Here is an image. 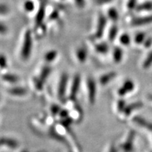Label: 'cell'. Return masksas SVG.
<instances>
[{"label": "cell", "instance_id": "obj_23", "mask_svg": "<svg viewBox=\"0 0 152 152\" xmlns=\"http://www.w3.org/2000/svg\"><path fill=\"white\" fill-rule=\"evenodd\" d=\"M57 56H58V52L56 50H50L45 54L44 58H45V61L47 63V64H49L54 61Z\"/></svg>", "mask_w": 152, "mask_h": 152}, {"label": "cell", "instance_id": "obj_5", "mask_svg": "<svg viewBox=\"0 0 152 152\" xmlns=\"http://www.w3.org/2000/svg\"><path fill=\"white\" fill-rule=\"evenodd\" d=\"M69 84V86L68 87L67 97L66 98L76 100L77 94L79 92V90L82 84V79L80 75L76 74V75H74L73 79H72L71 82Z\"/></svg>", "mask_w": 152, "mask_h": 152}, {"label": "cell", "instance_id": "obj_15", "mask_svg": "<svg viewBox=\"0 0 152 152\" xmlns=\"http://www.w3.org/2000/svg\"><path fill=\"white\" fill-rule=\"evenodd\" d=\"M132 122L136 125H137V126L145 128L147 129V130L152 132V123H149V121H146V120L144 119L143 118L139 116L134 117L132 119Z\"/></svg>", "mask_w": 152, "mask_h": 152}, {"label": "cell", "instance_id": "obj_29", "mask_svg": "<svg viewBox=\"0 0 152 152\" xmlns=\"http://www.w3.org/2000/svg\"><path fill=\"white\" fill-rule=\"evenodd\" d=\"M146 39L147 38H146L145 33H142V32H140V33H137L135 36H134V41L137 45H140V44L144 43Z\"/></svg>", "mask_w": 152, "mask_h": 152}, {"label": "cell", "instance_id": "obj_31", "mask_svg": "<svg viewBox=\"0 0 152 152\" xmlns=\"http://www.w3.org/2000/svg\"><path fill=\"white\" fill-rule=\"evenodd\" d=\"M24 9L27 12H33L34 9H35V3L31 0H27L24 3Z\"/></svg>", "mask_w": 152, "mask_h": 152}, {"label": "cell", "instance_id": "obj_38", "mask_svg": "<svg viewBox=\"0 0 152 152\" xmlns=\"http://www.w3.org/2000/svg\"><path fill=\"white\" fill-rule=\"evenodd\" d=\"M106 152H118V150L113 144H111V145L109 146L108 149H106Z\"/></svg>", "mask_w": 152, "mask_h": 152}, {"label": "cell", "instance_id": "obj_42", "mask_svg": "<svg viewBox=\"0 0 152 152\" xmlns=\"http://www.w3.org/2000/svg\"><path fill=\"white\" fill-rule=\"evenodd\" d=\"M149 99L151 100V101H152V95H150V96H149Z\"/></svg>", "mask_w": 152, "mask_h": 152}, {"label": "cell", "instance_id": "obj_1", "mask_svg": "<svg viewBox=\"0 0 152 152\" xmlns=\"http://www.w3.org/2000/svg\"><path fill=\"white\" fill-rule=\"evenodd\" d=\"M69 82H68V75L66 73L61 75L58 84H57L56 90V96L59 102H64L67 97V91Z\"/></svg>", "mask_w": 152, "mask_h": 152}, {"label": "cell", "instance_id": "obj_32", "mask_svg": "<svg viewBox=\"0 0 152 152\" xmlns=\"http://www.w3.org/2000/svg\"><path fill=\"white\" fill-rule=\"evenodd\" d=\"M127 7L129 10H134L136 9L137 4V0H128V3H127Z\"/></svg>", "mask_w": 152, "mask_h": 152}, {"label": "cell", "instance_id": "obj_28", "mask_svg": "<svg viewBox=\"0 0 152 152\" xmlns=\"http://www.w3.org/2000/svg\"><path fill=\"white\" fill-rule=\"evenodd\" d=\"M119 41L121 45H123V46H125V47L128 46V45L130 44V42H131L130 36L129 35L128 33H123L120 36Z\"/></svg>", "mask_w": 152, "mask_h": 152}, {"label": "cell", "instance_id": "obj_7", "mask_svg": "<svg viewBox=\"0 0 152 152\" xmlns=\"http://www.w3.org/2000/svg\"><path fill=\"white\" fill-rule=\"evenodd\" d=\"M106 23H107V19L106 17L103 14H100L99 16L98 21H97V26H96V30L93 35L94 39H98L102 37L104 35V30H105Z\"/></svg>", "mask_w": 152, "mask_h": 152}, {"label": "cell", "instance_id": "obj_3", "mask_svg": "<svg viewBox=\"0 0 152 152\" xmlns=\"http://www.w3.org/2000/svg\"><path fill=\"white\" fill-rule=\"evenodd\" d=\"M32 47H33V37H32V32L30 30H26L24 35L23 42L20 50V57L23 61L29 59L30 54L32 52Z\"/></svg>", "mask_w": 152, "mask_h": 152}, {"label": "cell", "instance_id": "obj_19", "mask_svg": "<svg viewBox=\"0 0 152 152\" xmlns=\"http://www.w3.org/2000/svg\"><path fill=\"white\" fill-rule=\"evenodd\" d=\"M112 58L115 64H120L122 61L123 58V51L121 47H115L112 53Z\"/></svg>", "mask_w": 152, "mask_h": 152}, {"label": "cell", "instance_id": "obj_24", "mask_svg": "<svg viewBox=\"0 0 152 152\" xmlns=\"http://www.w3.org/2000/svg\"><path fill=\"white\" fill-rule=\"evenodd\" d=\"M138 12L143 11H152V1H145L137 5L135 9Z\"/></svg>", "mask_w": 152, "mask_h": 152}, {"label": "cell", "instance_id": "obj_33", "mask_svg": "<svg viewBox=\"0 0 152 152\" xmlns=\"http://www.w3.org/2000/svg\"><path fill=\"white\" fill-rule=\"evenodd\" d=\"M0 61H1V70L5 69L7 67V64H8V61H7V58L4 55L1 54V59H0Z\"/></svg>", "mask_w": 152, "mask_h": 152}, {"label": "cell", "instance_id": "obj_11", "mask_svg": "<svg viewBox=\"0 0 152 152\" xmlns=\"http://www.w3.org/2000/svg\"><path fill=\"white\" fill-rule=\"evenodd\" d=\"M7 93L14 97H23L28 94V90L22 87H13L7 90Z\"/></svg>", "mask_w": 152, "mask_h": 152}, {"label": "cell", "instance_id": "obj_6", "mask_svg": "<svg viewBox=\"0 0 152 152\" xmlns=\"http://www.w3.org/2000/svg\"><path fill=\"white\" fill-rule=\"evenodd\" d=\"M142 106H143V103L141 102H136L130 104H127L125 109H123V111L119 115H118V118L121 121H127V120L130 118V115H132L133 112L141 109Z\"/></svg>", "mask_w": 152, "mask_h": 152}, {"label": "cell", "instance_id": "obj_18", "mask_svg": "<svg viewBox=\"0 0 152 152\" xmlns=\"http://www.w3.org/2000/svg\"><path fill=\"white\" fill-rule=\"evenodd\" d=\"M127 104L125 102L124 99L123 98H118L115 101V102L113 104V110L114 113L117 115H119L123 111V109H125V107L126 106Z\"/></svg>", "mask_w": 152, "mask_h": 152}, {"label": "cell", "instance_id": "obj_21", "mask_svg": "<svg viewBox=\"0 0 152 152\" xmlns=\"http://www.w3.org/2000/svg\"><path fill=\"white\" fill-rule=\"evenodd\" d=\"M121 87L124 89V90L126 92L127 95L131 94L135 90V84H134V81L130 79H127L123 82Z\"/></svg>", "mask_w": 152, "mask_h": 152}, {"label": "cell", "instance_id": "obj_2", "mask_svg": "<svg viewBox=\"0 0 152 152\" xmlns=\"http://www.w3.org/2000/svg\"><path fill=\"white\" fill-rule=\"evenodd\" d=\"M84 94L87 102L90 105L95 103L96 96V83L92 77H88L85 81Z\"/></svg>", "mask_w": 152, "mask_h": 152}, {"label": "cell", "instance_id": "obj_9", "mask_svg": "<svg viewBox=\"0 0 152 152\" xmlns=\"http://www.w3.org/2000/svg\"><path fill=\"white\" fill-rule=\"evenodd\" d=\"M18 142L16 140L9 137H2L1 140V149H5L7 150H15L18 148Z\"/></svg>", "mask_w": 152, "mask_h": 152}, {"label": "cell", "instance_id": "obj_4", "mask_svg": "<svg viewBox=\"0 0 152 152\" xmlns=\"http://www.w3.org/2000/svg\"><path fill=\"white\" fill-rule=\"evenodd\" d=\"M135 139V132L134 130H129L123 140L118 144V150L121 152H132L134 150V141Z\"/></svg>", "mask_w": 152, "mask_h": 152}, {"label": "cell", "instance_id": "obj_36", "mask_svg": "<svg viewBox=\"0 0 152 152\" xmlns=\"http://www.w3.org/2000/svg\"><path fill=\"white\" fill-rule=\"evenodd\" d=\"M75 2L76 4V5H77V7L80 9L83 8L85 5V0H75Z\"/></svg>", "mask_w": 152, "mask_h": 152}, {"label": "cell", "instance_id": "obj_16", "mask_svg": "<svg viewBox=\"0 0 152 152\" xmlns=\"http://www.w3.org/2000/svg\"><path fill=\"white\" fill-rule=\"evenodd\" d=\"M51 73H52V67L49 65V64H45V66H43L39 71V73L37 75L42 81L44 82L45 83V82L47 81V80L48 79L49 76L50 75Z\"/></svg>", "mask_w": 152, "mask_h": 152}, {"label": "cell", "instance_id": "obj_40", "mask_svg": "<svg viewBox=\"0 0 152 152\" xmlns=\"http://www.w3.org/2000/svg\"><path fill=\"white\" fill-rule=\"evenodd\" d=\"M8 11V8L4 4H1V14H6V13H7Z\"/></svg>", "mask_w": 152, "mask_h": 152}, {"label": "cell", "instance_id": "obj_22", "mask_svg": "<svg viewBox=\"0 0 152 152\" xmlns=\"http://www.w3.org/2000/svg\"><path fill=\"white\" fill-rule=\"evenodd\" d=\"M94 49L96 52L101 54H106L109 52V46L105 42H101L94 45Z\"/></svg>", "mask_w": 152, "mask_h": 152}, {"label": "cell", "instance_id": "obj_20", "mask_svg": "<svg viewBox=\"0 0 152 152\" xmlns=\"http://www.w3.org/2000/svg\"><path fill=\"white\" fill-rule=\"evenodd\" d=\"M45 16V7L44 4H41L38 9L37 13L35 16V24L37 26H40L42 23L44 18Z\"/></svg>", "mask_w": 152, "mask_h": 152}, {"label": "cell", "instance_id": "obj_25", "mask_svg": "<svg viewBox=\"0 0 152 152\" xmlns=\"http://www.w3.org/2000/svg\"><path fill=\"white\" fill-rule=\"evenodd\" d=\"M108 17L112 21H117L119 18V14L118 10L114 7H111L108 10Z\"/></svg>", "mask_w": 152, "mask_h": 152}, {"label": "cell", "instance_id": "obj_27", "mask_svg": "<svg viewBox=\"0 0 152 152\" xmlns=\"http://www.w3.org/2000/svg\"><path fill=\"white\" fill-rule=\"evenodd\" d=\"M118 32V28L117 26L115 25H113L110 28L109 31V39L110 42H113L115 40V37H117Z\"/></svg>", "mask_w": 152, "mask_h": 152}, {"label": "cell", "instance_id": "obj_41", "mask_svg": "<svg viewBox=\"0 0 152 152\" xmlns=\"http://www.w3.org/2000/svg\"><path fill=\"white\" fill-rule=\"evenodd\" d=\"M19 152H29V151H27V150H25V149H23V150H21V151H19Z\"/></svg>", "mask_w": 152, "mask_h": 152}, {"label": "cell", "instance_id": "obj_17", "mask_svg": "<svg viewBox=\"0 0 152 152\" xmlns=\"http://www.w3.org/2000/svg\"><path fill=\"white\" fill-rule=\"evenodd\" d=\"M1 80L6 83H8V84L10 85H14L16 84L19 81V77L16 75H14V74L5 73L1 75Z\"/></svg>", "mask_w": 152, "mask_h": 152}, {"label": "cell", "instance_id": "obj_39", "mask_svg": "<svg viewBox=\"0 0 152 152\" xmlns=\"http://www.w3.org/2000/svg\"><path fill=\"white\" fill-rule=\"evenodd\" d=\"M0 31H1V33L2 34V35L5 34L6 32L7 31V26H6L3 23H1V26H0Z\"/></svg>", "mask_w": 152, "mask_h": 152}, {"label": "cell", "instance_id": "obj_8", "mask_svg": "<svg viewBox=\"0 0 152 152\" xmlns=\"http://www.w3.org/2000/svg\"><path fill=\"white\" fill-rule=\"evenodd\" d=\"M68 117L71 119L73 123H78L83 119V111L78 104H77L71 110L68 111Z\"/></svg>", "mask_w": 152, "mask_h": 152}, {"label": "cell", "instance_id": "obj_35", "mask_svg": "<svg viewBox=\"0 0 152 152\" xmlns=\"http://www.w3.org/2000/svg\"><path fill=\"white\" fill-rule=\"evenodd\" d=\"M144 45L146 48H149L152 45V38L151 37H148L145 39L144 42Z\"/></svg>", "mask_w": 152, "mask_h": 152}, {"label": "cell", "instance_id": "obj_13", "mask_svg": "<svg viewBox=\"0 0 152 152\" xmlns=\"http://www.w3.org/2000/svg\"><path fill=\"white\" fill-rule=\"evenodd\" d=\"M45 83L41 80L37 75L34 76L31 79V86L33 87V91L37 94H40L44 90Z\"/></svg>", "mask_w": 152, "mask_h": 152}, {"label": "cell", "instance_id": "obj_43", "mask_svg": "<svg viewBox=\"0 0 152 152\" xmlns=\"http://www.w3.org/2000/svg\"><path fill=\"white\" fill-rule=\"evenodd\" d=\"M69 152H73V151H69Z\"/></svg>", "mask_w": 152, "mask_h": 152}, {"label": "cell", "instance_id": "obj_30", "mask_svg": "<svg viewBox=\"0 0 152 152\" xmlns=\"http://www.w3.org/2000/svg\"><path fill=\"white\" fill-rule=\"evenodd\" d=\"M152 66V51L150 52L144 59L143 64H142V67L144 69H148Z\"/></svg>", "mask_w": 152, "mask_h": 152}, {"label": "cell", "instance_id": "obj_37", "mask_svg": "<svg viewBox=\"0 0 152 152\" xmlns=\"http://www.w3.org/2000/svg\"><path fill=\"white\" fill-rule=\"evenodd\" d=\"M113 1V0H95V2L98 4H109Z\"/></svg>", "mask_w": 152, "mask_h": 152}, {"label": "cell", "instance_id": "obj_26", "mask_svg": "<svg viewBox=\"0 0 152 152\" xmlns=\"http://www.w3.org/2000/svg\"><path fill=\"white\" fill-rule=\"evenodd\" d=\"M61 109L62 108H61L60 106L57 104H52L49 107V114H51L56 118Z\"/></svg>", "mask_w": 152, "mask_h": 152}, {"label": "cell", "instance_id": "obj_34", "mask_svg": "<svg viewBox=\"0 0 152 152\" xmlns=\"http://www.w3.org/2000/svg\"><path fill=\"white\" fill-rule=\"evenodd\" d=\"M59 16V13H58V10H54L51 13L50 16H49V20H57Z\"/></svg>", "mask_w": 152, "mask_h": 152}, {"label": "cell", "instance_id": "obj_10", "mask_svg": "<svg viewBox=\"0 0 152 152\" xmlns=\"http://www.w3.org/2000/svg\"><path fill=\"white\" fill-rule=\"evenodd\" d=\"M116 75L117 73L114 71H111L109 72V73L103 74L99 78L98 84L101 87H105L106 85H109L111 81H113L115 79V77H116Z\"/></svg>", "mask_w": 152, "mask_h": 152}, {"label": "cell", "instance_id": "obj_14", "mask_svg": "<svg viewBox=\"0 0 152 152\" xmlns=\"http://www.w3.org/2000/svg\"><path fill=\"white\" fill-rule=\"evenodd\" d=\"M75 56L77 61L79 63H80V64H85L87 59V56H88L87 49L85 46L80 47L76 50Z\"/></svg>", "mask_w": 152, "mask_h": 152}, {"label": "cell", "instance_id": "obj_12", "mask_svg": "<svg viewBox=\"0 0 152 152\" xmlns=\"http://www.w3.org/2000/svg\"><path fill=\"white\" fill-rule=\"evenodd\" d=\"M152 23V15L149 16L137 17L131 20V25L133 26H142Z\"/></svg>", "mask_w": 152, "mask_h": 152}]
</instances>
